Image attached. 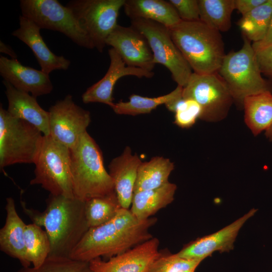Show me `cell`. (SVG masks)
Segmentation results:
<instances>
[{
	"label": "cell",
	"instance_id": "1",
	"mask_svg": "<svg viewBox=\"0 0 272 272\" xmlns=\"http://www.w3.org/2000/svg\"><path fill=\"white\" fill-rule=\"evenodd\" d=\"M156 222L152 217L139 220L130 210L121 208L109 222L89 228L70 257L88 262L101 257L109 259L153 238L149 230Z\"/></svg>",
	"mask_w": 272,
	"mask_h": 272
},
{
	"label": "cell",
	"instance_id": "2",
	"mask_svg": "<svg viewBox=\"0 0 272 272\" xmlns=\"http://www.w3.org/2000/svg\"><path fill=\"white\" fill-rule=\"evenodd\" d=\"M45 209L40 212L22 203L24 212L34 223L43 227L50 242L49 256L70 257L89 229L85 201L76 197L49 194Z\"/></svg>",
	"mask_w": 272,
	"mask_h": 272
},
{
	"label": "cell",
	"instance_id": "3",
	"mask_svg": "<svg viewBox=\"0 0 272 272\" xmlns=\"http://www.w3.org/2000/svg\"><path fill=\"white\" fill-rule=\"evenodd\" d=\"M171 38L193 72L218 73L226 54L221 33L201 21H181L169 28Z\"/></svg>",
	"mask_w": 272,
	"mask_h": 272
},
{
	"label": "cell",
	"instance_id": "4",
	"mask_svg": "<svg viewBox=\"0 0 272 272\" xmlns=\"http://www.w3.org/2000/svg\"><path fill=\"white\" fill-rule=\"evenodd\" d=\"M75 197L85 201L115 191L113 180L104 167L99 146L87 131L70 149Z\"/></svg>",
	"mask_w": 272,
	"mask_h": 272
},
{
	"label": "cell",
	"instance_id": "5",
	"mask_svg": "<svg viewBox=\"0 0 272 272\" xmlns=\"http://www.w3.org/2000/svg\"><path fill=\"white\" fill-rule=\"evenodd\" d=\"M243 45L237 51L226 54L218 73L226 83L234 102L241 105L249 96L270 91L261 76L252 44L243 36Z\"/></svg>",
	"mask_w": 272,
	"mask_h": 272
},
{
	"label": "cell",
	"instance_id": "6",
	"mask_svg": "<svg viewBox=\"0 0 272 272\" xmlns=\"http://www.w3.org/2000/svg\"><path fill=\"white\" fill-rule=\"evenodd\" d=\"M44 135L30 123L13 116L0 107V167L34 164Z\"/></svg>",
	"mask_w": 272,
	"mask_h": 272
},
{
	"label": "cell",
	"instance_id": "7",
	"mask_svg": "<svg viewBox=\"0 0 272 272\" xmlns=\"http://www.w3.org/2000/svg\"><path fill=\"white\" fill-rule=\"evenodd\" d=\"M34 164V177L31 185H40L50 194L74 197L70 149L50 135H44Z\"/></svg>",
	"mask_w": 272,
	"mask_h": 272
},
{
	"label": "cell",
	"instance_id": "8",
	"mask_svg": "<svg viewBox=\"0 0 272 272\" xmlns=\"http://www.w3.org/2000/svg\"><path fill=\"white\" fill-rule=\"evenodd\" d=\"M20 7L22 16L32 20L40 29L58 31L80 46L94 48L72 11L58 1L21 0Z\"/></svg>",
	"mask_w": 272,
	"mask_h": 272
},
{
	"label": "cell",
	"instance_id": "9",
	"mask_svg": "<svg viewBox=\"0 0 272 272\" xmlns=\"http://www.w3.org/2000/svg\"><path fill=\"white\" fill-rule=\"evenodd\" d=\"M131 25L147 39L156 64H161L170 72L177 85L185 87L193 72L173 42L169 29L157 22L144 19H130Z\"/></svg>",
	"mask_w": 272,
	"mask_h": 272
},
{
	"label": "cell",
	"instance_id": "10",
	"mask_svg": "<svg viewBox=\"0 0 272 272\" xmlns=\"http://www.w3.org/2000/svg\"><path fill=\"white\" fill-rule=\"evenodd\" d=\"M125 0H73L66 6L88 35L94 48L103 51L106 41L118 25L119 11Z\"/></svg>",
	"mask_w": 272,
	"mask_h": 272
},
{
	"label": "cell",
	"instance_id": "11",
	"mask_svg": "<svg viewBox=\"0 0 272 272\" xmlns=\"http://www.w3.org/2000/svg\"><path fill=\"white\" fill-rule=\"evenodd\" d=\"M182 97L195 101L202 110L200 119L209 122L224 119L234 102L226 83L218 73L199 75L193 72L183 88Z\"/></svg>",
	"mask_w": 272,
	"mask_h": 272
},
{
	"label": "cell",
	"instance_id": "12",
	"mask_svg": "<svg viewBox=\"0 0 272 272\" xmlns=\"http://www.w3.org/2000/svg\"><path fill=\"white\" fill-rule=\"evenodd\" d=\"M49 135L71 149L87 131L90 113L77 105L71 95L57 101L48 110Z\"/></svg>",
	"mask_w": 272,
	"mask_h": 272
},
{
	"label": "cell",
	"instance_id": "13",
	"mask_svg": "<svg viewBox=\"0 0 272 272\" xmlns=\"http://www.w3.org/2000/svg\"><path fill=\"white\" fill-rule=\"evenodd\" d=\"M120 56L127 66L152 72L155 64L146 37L131 26L117 25L106 41Z\"/></svg>",
	"mask_w": 272,
	"mask_h": 272
},
{
	"label": "cell",
	"instance_id": "14",
	"mask_svg": "<svg viewBox=\"0 0 272 272\" xmlns=\"http://www.w3.org/2000/svg\"><path fill=\"white\" fill-rule=\"evenodd\" d=\"M156 237L139 244L104 261L100 257L91 260L92 272H148L154 261L162 254Z\"/></svg>",
	"mask_w": 272,
	"mask_h": 272
},
{
	"label": "cell",
	"instance_id": "15",
	"mask_svg": "<svg viewBox=\"0 0 272 272\" xmlns=\"http://www.w3.org/2000/svg\"><path fill=\"white\" fill-rule=\"evenodd\" d=\"M257 211L256 209H251L217 232L190 242L176 254L183 258L202 261L214 252H229L234 248V243L241 227Z\"/></svg>",
	"mask_w": 272,
	"mask_h": 272
},
{
	"label": "cell",
	"instance_id": "16",
	"mask_svg": "<svg viewBox=\"0 0 272 272\" xmlns=\"http://www.w3.org/2000/svg\"><path fill=\"white\" fill-rule=\"evenodd\" d=\"M110 65L104 76L88 88L83 94L82 99L85 103L97 102L111 107L114 98L113 91L115 84L121 78L133 76L139 78H152L154 73L140 68L127 66L119 54L113 48L108 50Z\"/></svg>",
	"mask_w": 272,
	"mask_h": 272
},
{
	"label": "cell",
	"instance_id": "17",
	"mask_svg": "<svg viewBox=\"0 0 272 272\" xmlns=\"http://www.w3.org/2000/svg\"><path fill=\"white\" fill-rule=\"evenodd\" d=\"M0 74L17 90L35 97L49 94L53 89L49 74L23 65L17 59L1 55Z\"/></svg>",
	"mask_w": 272,
	"mask_h": 272
},
{
	"label": "cell",
	"instance_id": "18",
	"mask_svg": "<svg viewBox=\"0 0 272 272\" xmlns=\"http://www.w3.org/2000/svg\"><path fill=\"white\" fill-rule=\"evenodd\" d=\"M19 28L12 35L21 40L31 49L41 67V71L49 74L56 70H66L71 61L63 56L56 55L47 47L41 36L40 28L32 20L19 17Z\"/></svg>",
	"mask_w": 272,
	"mask_h": 272
},
{
	"label": "cell",
	"instance_id": "19",
	"mask_svg": "<svg viewBox=\"0 0 272 272\" xmlns=\"http://www.w3.org/2000/svg\"><path fill=\"white\" fill-rule=\"evenodd\" d=\"M142 161L127 146L122 153L112 160L109 165V173L114 184V189L122 208L131 206L139 167Z\"/></svg>",
	"mask_w": 272,
	"mask_h": 272
},
{
	"label": "cell",
	"instance_id": "20",
	"mask_svg": "<svg viewBox=\"0 0 272 272\" xmlns=\"http://www.w3.org/2000/svg\"><path fill=\"white\" fill-rule=\"evenodd\" d=\"M3 83L8 100L9 113L32 124L44 136L49 135V112L39 105L36 97L17 90L5 80Z\"/></svg>",
	"mask_w": 272,
	"mask_h": 272
},
{
	"label": "cell",
	"instance_id": "21",
	"mask_svg": "<svg viewBox=\"0 0 272 272\" xmlns=\"http://www.w3.org/2000/svg\"><path fill=\"white\" fill-rule=\"evenodd\" d=\"M5 223L0 229V250L19 261L23 267H28L26 253L24 232L26 224L19 216L14 199L6 198Z\"/></svg>",
	"mask_w": 272,
	"mask_h": 272
},
{
	"label": "cell",
	"instance_id": "22",
	"mask_svg": "<svg viewBox=\"0 0 272 272\" xmlns=\"http://www.w3.org/2000/svg\"><path fill=\"white\" fill-rule=\"evenodd\" d=\"M124 12L130 19H144L170 28L182 20L173 6L164 0H125Z\"/></svg>",
	"mask_w": 272,
	"mask_h": 272
},
{
	"label": "cell",
	"instance_id": "23",
	"mask_svg": "<svg viewBox=\"0 0 272 272\" xmlns=\"http://www.w3.org/2000/svg\"><path fill=\"white\" fill-rule=\"evenodd\" d=\"M176 189L175 184L168 182L157 188L134 192L130 210L138 220L148 219L173 201Z\"/></svg>",
	"mask_w": 272,
	"mask_h": 272
},
{
	"label": "cell",
	"instance_id": "24",
	"mask_svg": "<svg viewBox=\"0 0 272 272\" xmlns=\"http://www.w3.org/2000/svg\"><path fill=\"white\" fill-rule=\"evenodd\" d=\"M244 121L254 135L272 125V93L266 91L246 97L243 102Z\"/></svg>",
	"mask_w": 272,
	"mask_h": 272
},
{
	"label": "cell",
	"instance_id": "25",
	"mask_svg": "<svg viewBox=\"0 0 272 272\" xmlns=\"http://www.w3.org/2000/svg\"><path fill=\"white\" fill-rule=\"evenodd\" d=\"M174 168V163L162 156L142 162L138 169L134 192L157 188L166 184Z\"/></svg>",
	"mask_w": 272,
	"mask_h": 272
},
{
	"label": "cell",
	"instance_id": "26",
	"mask_svg": "<svg viewBox=\"0 0 272 272\" xmlns=\"http://www.w3.org/2000/svg\"><path fill=\"white\" fill-rule=\"evenodd\" d=\"M200 21L210 28L226 32L231 27L234 0H198Z\"/></svg>",
	"mask_w": 272,
	"mask_h": 272
},
{
	"label": "cell",
	"instance_id": "27",
	"mask_svg": "<svg viewBox=\"0 0 272 272\" xmlns=\"http://www.w3.org/2000/svg\"><path fill=\"white\" fill-rule=\"evenodd\" d=\"M183 87H177L170 93L157 97H143L132 94L127 102L119 101L111 107L118 114L135 116L150 113L162 104L174 100L182 96Z\"/></svg>",
	"mask_w": 272,
	"mask_h": 272
},
{
	"label": "cell",
	"instance_id": "28",
	"mask_svg": "<svg viewBox=\"0 0 272 272\" xmlns=\"http://www.w3.org/2000/svg\"><path fill=\"white\" fill-rule=\"evenodd\" d=\"M272 16V2L267 1L244 15L238 24L243 36L253 43L262 40L268 29Z\"/></svg>",
	"mask_w": 272,
	"mask_h": 272
},
{
	"label": "cell",
	"instance_id": "29",
	"mask_svg": "<svg viewBox=\"0 0 272 272\" xmlns=\"http://www.w3.org/2000/svg\"><path fill=\"white\" fill-rule=\"evenodd\" d=\"M121 208L115 191L85 201V215L89 228L109 222Z\"/></svg>",
	"mask_w": 272,
	"mask_h": 272
},
{
	"label": "cell",
	"instance_id": "30",
	"mask_svg": "<svg viewBox=\"0 0 272 272\" xmlns=\"http://www.w3.org/2000/svg\"><path fill=\"white\" fill-rule=\"evenodd\" d=\"M24 242L26 257L30 265L35 267L41 265L50 252V242L45 230L33 223L26 225Z\"/></svg>",
	"mask_w": 272,
	"mask_h": 272
},
{
	"label": "cell",
	"instance_id": "31",
	"mask_svg": "<svg viewBox=\"0 0 272 272\" xmlns=\"http://www.w3.org/2000/svg\"><path fill=\"white\" fill-rule=\"evenodd\" d=\"M167 109L175 113L174 123L182 128L192 126L200 119L202 110L194 100L184 98L182 96L165 104Z\"/></svg>",
	"mask_w": 272,
	"mask_h": 272
},
{
	"label": "cell",
	"instance_id": "32",
	"mask_svg": "<svg viewBox=\"0 0 272 272\" xmlns=\"http://www.w3.org/2000/svg\"><path fill=\"white\" fill-rule=\"evenodd\" d=\"M16 272H92L89 262L70 257L48 256L39 266L22 267Z\"/></svg>",
	"mask_w": 272,
	"mask_h": 272
},
{
	"label": "cell",
	"instance_id": "33",
	"mask_svg": "<svg viewBox=\"0 0 272 272\" xmlns=\"http://www.w3.org/2000/svg\"><path fill=\"white\" fill-rule=\"evenodd\" d=\"M202 261L187 259L176 253L161 254L152 264L148 272H182L195 270Z\"/></svg>",
	"mask_w": 272,
	"mask_h": 272
},
{
	"label": "cell",
	"instance_id": "34",
	"mask_svg": "<svg viewBox=\"0 0 272 272\" xmlns=\"http://www.w3.org/2000/svg\"><path fill=\"white\" fill-rule=\"evenodd\" d=\"M168 2L175 8L182 21L200 20L198 0H169Z\"/></svg>",
	"mask_w": 272,
	"mask_h": 272
},
{
	"label": "cell",
	"instance_id": "35",
	"mask_svg": "<svg viewBox=\"0 0 272 272\" xmlns=\"http://www.w3.org/2000/svg\"><path fill=\"white\" fill-rule=\"evenodd\" d=\"M255 52L261 73L272 78V44Z\"/></svg>",
	"mask_w": 272,
	"mask_h": 272
},
{
	"label": "cell",
	"instance_id": "36",
	"mask_svg": "<svg viewBox=\"0 0 272 272\" xmlns=\"http://www.w3.org/2000/svg\"><path fill=\"white\" fill-rule=\"evenodd\" d=\"M266 1L267 0H234L235 8L243 16Z\"/></svg>",
	"mask_w": 272,
	"mask_h": 272
},
{
	"label": "cell",
	"instance_id": "37",
	"mask_svg": "<svg viewBox=\"0 0 272 272\" xmlns=\"http://www.w3.org/2000/svg\"><path fill=\"white\" fill-rule=\"evenodd\" d=\"M272 44V16L270 21L269 25L266 33L263 39L257 42L252 44L253 48L255 51L260 49Z\"/></svg>",
	"mask_w": 272,
	"mask_h": 272
},
{
	"label": "cell",
	"instance_id": "38",
	"mask_svg": "<svg viewBox=\"0 0 272 272\" xmlns=\"http://www.w3.org/2000/svg\"><path fill=\"white\" fill-rule=\"evenodd\" d=\"M0 52L10 55L11 58L17 59V55L12 48L3 41H0Z\"/></svg>",
	"mask_w": 272,
	"mask_h": 272
},
{
	"label": "cell",
	"instance_id": "39",
	"mask_svg": "<svg viewBox=\"0 0 272 272\" xmlns=\"http://www.w3.org/2000/svg\"><path fill=\"white\" fill-rule=\"evenodd\" d=\"M265 134L267 138L272 142V125L265 131Z\"/></svg>",
	"mask_w": 272,
	"mask_h": 272
},
{
	"label": "cell",
	"instance_id": "40",
	"mask_svg": "<svg viewBox=\"0 0 272 272\" xmlns=\"http://www.w3.org/2000/svg\"><path fill=\"white\" fill-rule=\"evenodd\" d=\"M195 270H188V271H184L182 272H194Z\"/></svg>",
	"mask_w": 272,
	"mask_h": 272
}]
</instances>
